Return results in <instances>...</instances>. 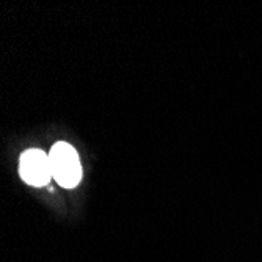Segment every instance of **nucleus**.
Wrapping results in <instances>:
<instances>
[{
    "label": "nucleus",
    "instance_id": "nucleus-1",
    "mask_svg": "<svg viewBox=\"0 0 262 262\" xmlns=\"http://www.w3.org/2000/svg\"><path fill=\"white\" fill-rule=\"evenodd\" d=\"M52 178L64 188H73L82 178V168L76 149L68 143H55L49 152Z\"/></svg>",
    "mask_w": 262,
    "mask_h": 262
},
{
    "label": "nucleus",
    "instance_id": "nucleus-2",
    "mask_svg": "<svg viewBox=\"0 0 262 262\" xmlns=\"http://www.w3.org/2000/svg\"><path fill=\"white\" fill-rule=\"evenodd\" d=\"M20 176L30 185L41 187L46 185L52 178L51 160L44 151L30 149L26 151L20 157Z\"/></svg>",
    "mask_w": 262,
    "mask_h": 262
}]
</instances>
